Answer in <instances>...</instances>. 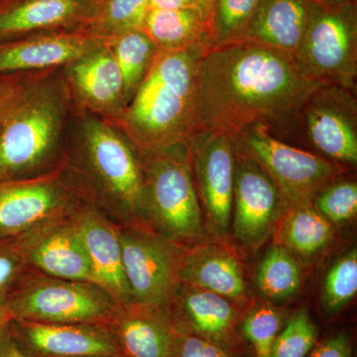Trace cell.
<instances>
[{"instance_id": "26", "label": "cell", "mask_w": 357, "mask_h": 357, "mask_svg": "<svg viewBox=\"0 0 357 357\" xmlns=\"http://www.w3.org/2000/svg\"><path fill=\"white\" fill-rule=\"evenodd\" d=\"M158 51V47L144 30L117 35L114 56L123 77L126 100L135 95Z\"/></svg>"}, {"instance_id": "40", "label": "cell", "mask_w": 357, "mask_h": 357, "mask_svg": "<svg viewBox=\"0 0 357 357\" xmlns=\"http://www.w3.org/2000/svg\"><path fill=\"white\" fill-rule=\"evenodd\" d=\"M11 321L13 317L7 306L6 298H0V333L6 330Z\"/></svg>"}, {"instance_id": "24", "label": "cell", "mask_w": 357, "mask_h": 357, "mask_svg": "<svg viewBox=\"0 0 357 357\" xmlns=\"http://www.w3.org/2000/svg\"><path fill=\"white\" fill-rule=\"evenodd\" d=\"M143 30L160 50H178L211 41L210 22L202 9H149Z\"/></svg>"}, {"instance_id": "14", "label": "cell", "mask_w": 357, "mask_h": 357, "mask_svg": "<svg viewBox=\"0 0 357 357\" xmlns=\"http://www.w3.org/2000/svg\"><path fill=\"white\" fill-rule=\"evenodd\" d=\"M167 312L178 333L206 338L238 354L243 335L238 332L241 317L231 301L181 283ZM170 302V303H171Z\"/></svg>"}, {"instance_id": "22", "label": "cell", "mask_w": 357, "mask_h": 357, "mask_svg": "<svg viewBox=\"0 0 357 357\" xmlns=\"http://www.w3.org/2000/svg\"><path fill=\"white\" fill-rule=\"evenodd\" d=\"M93 0H24L0 6V41L21 33L53 27L89 13Z\"/></svg>"}, {"instance_id": "28", "label": "cell", "mask_w": 357, "mask_h": 357, "mask_svg": "<svg viewBox=\"0 0 357 357\" xmlns=\"http://www.w3.org/2000/svg\"><path fill=\"white\" fill-rule=\"evenodd\" d=\"M263 0H215L210 15L211 46L243 39Z\"/></svg>"}, {"instance_id": "5", "label": "cell", "mask_w": 357, "mask_h": 357, "mask_svg": "<svg viewBox=\"0 0 357 357\" xmlns=\"http://www.w3.org/2000/svg\"><path fill=\"white\" fill-rule=\"evenodd\" d=\"M6 303L13 319L103 326L119 304L98 284L34 274L31 269L7 295Z\"/></svg>"}, {"instance_id": "35", "label": "cell", "mask_w": 357, "mask_h": 357, "mask_svg": "<svg viewBox=\"0 0 357 357\" xmlns=\"http://www.w3.org/2000/svg\"><path fill=\"white\" fill-rule=\"evenodd\" d=\"M177 332V331H176ZM173 357H238L227 347L206 338L178 333L176 335Z\"/></svg>"}, {"instance_id": "16", "label": "cell", "mask_w": 357, "mask_h": 357, "mask_svg": "<svg viewBox=\"0 0 357 357\" xmlns=\"http://www.w3.org/2000/svg\"><path fill=\"white\" fill-rule=\"evenodd\" d=\"M105 326L121 356L173 357L177 332L167 309L136 302L119 303Z\"/></svg>"}, {"instance_id": "23", "label": "cell", "mask_w": 357, "mask_h": 357, "mask_svg": "<svg viewBox=\"0 0 357 357\" xmlns=\"http://www.w3.org/2000/svg\"><path fill=\"white\" fill-rule=\"evenodd\" d=\"M74 63L70 77L84 100L98 109L119 105L124 98L123 77L112 52L96 49Z\"/></svg>"}, {"instance_id": "29", "label": "cell", "mask_w": 357, "mask_h": 357, "mask_svg": "<svg viewBox=\"0 0 357 357\" xmlns=\"http://www.w3.org/2000/svg\"><path fill=\"white\" fill-rule=\"evenodd\" d=\"M284 324L283 312L269 304L257 305L241 319V335L251 344L255 357H271Z\"/></svg>"}, {"instance_id": "15", "label": "cell", "mask_w": 357, "mask_h": 357, "mask_svg": "<svg viewBox=\"0 0 357 357\" xmlns=\"http://www.w3.org/2000/svg\"><path fill=\"white\" fill-rule=\"evenodd\" d=\"M234 176V231L241 243L256 246L264 241L273 222L279 194L261 167L237 152Z\"/></svg>"}, {"instance_id": "38", "label": "cell", "mask_w": 357, "mask_h": 357, "mask_svg": "<svg viewBox=\"0 0 357 357\" xmlns=\"http://www.w3.org/2000/svg\"><path fill=\"white\" fill-rule=\"evenodd\" d=\"M0 357H27L15 344L7 328L0 333Z\"/></svg>"}, {"instance_id": "43", "label": "cell", "mask_w": 357, "mask_h": 357, "mask_svg": "<svg viewBox=\"0 0 357 357\" xmlns=\"http://www.w3.org/2000/svg\"><path fill=\"white\" fill-rule=\"evenodd\" d=\"M93 357H123V356H93Z\"/></svg>"}, {"instance_id": "41", "label": "cell", "mask_w": 357, "mask_h": 357, "mask_svg": "<svg viewBox=\"0 0 357 357\" xmlns=\"http://www.w3.org/2000/svg\"><path fill=\"white\" fill-rule=\"evenodd\" d=\"M198 2L199 7L203 9L204 13L208 15V20H210L211 11L215 0H198Z\"/></svg>"}, {"instance_id": "36", "label": "cell", "mask_w": 357, "mask_h": 357, "mask_svg": "<svg viewBox=\"0 0 357 357\" xmlns=\"http://www.w3.org/2000/svg\"><path fill=\"white\" fill-rule=\"evenodd\" d=\"M352 340L347 332L326 337L312 347L307 357H352Z\"/></svg>"}, {"instance_id": "21", "label": "cell", "mask_w": 357, "mask_h": 357, "mask_svg": "<svg viewBox=\"0 0 357 357\" xmlns=\"http://www.w3.org/2000/svg\"><path fill=\"white\" fill-rule=\"evenodd\" d=\"M96 49L95 42L79 37H49L0 44V76L75 62Z\"/></svg>"}, {"instance_id": "6", "label": "cell", "mask_w": 357, "mask_h": 357, "mask_svg": "<svg viewBox=\"0 0 357 357\" xmlns=\"http://www.w3.org/2000/svg\"><path fill=\"white\" fill-rule=\"evenodd\" d=\"M239 153L261 167L289 206H307L337 173L332 162L286 144L267 128L252 126L231 137Z\"/></svg>"}, {"instance_id": "19", "label": "cell", "mask_w": 357, "mask_h": 357, "mask_svg": "<svg viewBox=\"0 0 357 357\" xmlns=\"http://www.w3.org/2000/svg\"><path fill=\"white\" fill-rule=\"evenodd\" d=\"M321 0H263L243 39L297 56Z\"/></svg>"}, {"instance_id": "8", "label": "cell", "mask_w": 357, "mask_h": 357, "mask_svg": "<svg viewBox=\"0 0 357 357\" xmlns=\"http://www.w3.org/2000/svg\"><path fill=\"white\" fill-rule=\"evenodd\" d=\"M132 302L167 309L180 285V251L163 236L117 227Z\"/></svg>"}, {"instance_id": "4", "label": "cell", "mask_w": 357, "mask_h": 357, "mask_svg": "<svg viewBox=\"0 0 357 357\" xmlns=\"http://www.w3.org/2000/svg\"><path fill=\"white\" fill-rule=\"evenodd\" d=\"M60 128L56 96L16 86L0 116V185L16 182L41 165L57 144Z\"/></svg>"}, {"instance_id": "3", "label": "cell", "mask_w": 357, "mask_h": 357, "mask_svg": "<svg viewBox=\"0 0 357 357\" xmlns=\"http://www.w3.org/2000/svg\"><path fill=\"white\" fill-rule=\"evenodd\" d=\"M188 141L149 149L143 175L144 215L171 243L201 238L203 220Z\"/></svg>"}, {"instance_id": "2", "label": "cell", "mask_w": 357, "mask_h": 357, "mask_svg": "<svg viewBox=\"0 0 357 357\" xmlns=\"http://www.w3.org/2000/svg\"><path fill=\"white\" fill-rule=\"evenodd\" d=\"M202 41L178 50H160L133 96L128 124L147 149L189 141L199 129L198 77Z\"/></svg>"}, {"instance_id": "34", "label": "cell", "mask_w": 357, "mask_h": 357, "mask_svg": "<svg viewBox=\"0 0 357 357\" xmlns=\"http://www.w3.org/2000/svg\"><path fill=\"white\" fill-rule=\"evenodd\" d=\"M29 269L16 239H0V298H6Z\"/></svg>"}, {"instance_id": "39", "label": "cell", "mask_w": 357, "mask_h": 357, "mask_svg": "<svg viewBox=\"0 0 357 357\" xmlns=\"http://www.w3.org/2000/svg\"><path fill=\"white\" fill-rule=\"evenodd\" d=\"M15 86V84L4 81V79H0V116L3 112L7 102L13 95Z\"/></svg>"}, {"instance_id": "12", "label": "cell", "mask_w": 357, "mask_h": 357, "mask_svg": "<svg viewBox=\"0 0 357 357\" xmlns=\"http://www.w3.org/2000/svg\"><path fill=\"white\" fill-rule=\"evenodd\" d=\"M84 139L89 163L112 199L122 210L144 215L142 169L128 143L98 121L86 124Z\"/></svg>"}, {"instance_id": "17", "label": "cell", "mask_w": 357, "mask_h": 357, "mask_svg": "<svg viewBox=\"0 0 357 357\" xmlns=\"http://www.w3.org/2000/svg\"><path fill=\"white\" fill-rule=\"evenodd\" d=\"M67 199L55 183L0 185V239L13 238L42 223L63 217Z\"/></svg>"}, {"instance_id": "31", "label": "cell", "mask_w": 357, "mask_h": 357, "mask_svg": "<svg viewBox=\"0 0 357 357\" xmlns=\"http://www.w3.org/2000/svg\"><path fill=\"white\" fill-rule=\"evenodd\" d=\"M318 342V328L306 310H299L284 324L271 357H307Z\"/></svg>"}, {"instance_id": "27", "label": "cell", "mask_w": 357, "mask_h": 357, "mask_svg": "<svg viewBox=\"0 0 357 357\" xmlns=\"http://www.w3.org/2000/svg\"><path fill=\"white\" fill-rule=\"evenodd\" d=\"M301 281L302 272L297 260L282 245L268 250L256 275L258 290L270 300L287 299L295 295Z\"/></svg>"}, {"instance_id": "44", "label": "cell", "mask_w": 357, "mask_h": 357, "mask_svg": "<svg viewBox=\"0 0 357 357\" xmlns=\"http://www.w3.org/2000/svg\"><path fill=\"white\" fill-rule=\"evenodd\" d=\"M4 0H0V6H1L2 3H3Z\"/></svg>"}, {"instance_id": "33", "label": "cell", "mask_w": 357, "mask_h": 357, "mask_svg": "<svg viewBox=\"0 0 357 357\" xmlns=\"http://www.w3.org/2000/svg\"><path fill=\"white\" fill-rule=\"evenodd\" d=\"M148 10L149 0H107L100 13V23L116 36L143 30Z\"/></svg>"}, {"instance_id": "9", "label": "cell", "mask_w": 357, "mask_h": 357, "mask_svg": "<svg viewBox=\"0 0 357 357\" xmlns=\"http://www.w3.org/2000/svg\"><path fill=\"white\" fill-rule=\"evenodd\" d=\"M199 194L206 215L218 234H227L234 206L236 147L225 133L199 130L189 140Z\"/></svg>"}, {"instance_id": "30", "label": "cell", "mask_w": 357, "mask_h": 357, "mask_svg": "<svg viewBox=\"0 0 357 357\" xmlns=\"http://www.w3.org/2000/svg\"><path fill=\"white\" fill-rule=\"evenodd\" d=\"M357 292V250L352 248L328 270L324 283L323 307L326 314L340 312Z\"/></svg>"}, {"instance_id": "7", "label": "cell", "mask_w": 357, "mask_h": 357, "mask_svg": "<svg viewBox=\"0 0 357 357\" xmlns=\"http://www.w3.org/2000/svg\"><path fill=\"white\" fill-rule=\"evenodd\" d=\"M295 60L312 79L354 91L357 73L356 3L319 1Z\"/></svg>"}, {"instance_id": "20", "label": "cell", "mask_w": 357, "mask_h": 357, "mask_svg": "<svg viewBox=\"0 0 357 357\" xmlns=\"http://www.w3.org/2000/svg\"><path fill=\"white\" fill-rule=\"evenodd\" d=\"M180 282L236 303L246 298L245 281L238 260L215 244H202L182 255Z\"/></svg>"}, {"instance_id": "10", "label": "cell", "mask_w": 357, "mask_h": 357, "mask_svg": "<svg viewBox=\"0 0 357 357\" xmlns=\"http://www.w3.org/2000/svg\"><path fill=\"white\" fill-rule=\"evenodd\" d=\"M312 144L328 158L357 162L356 100L354 91L324 84L307 100L300 114Z\"/></svg>"}, {"instance_id": "32", "label": "cell", "mask_w": 357, "mask_h": 357, "mask_svg": "<svg viewBox=\"0 0 357 357\" xmlns=\"http://www.w3.org/2000/svg\"><path fill=\"white\" fill-rule=\"evenodd\" d=\"M316 210L331 223H344L357 213V185L356 182L335 183L326 185L317 195Z\"/></svg>"}, {"instance_id": "18", "label": "cell", "mask_w": 357, "mask_h": 357, "mask_svg": "<svg viewBox=\"0 0 357 357\" xmlns=\"http://www.w3.org/2000/svg\"><path fill=\"white\" fill-rule=\"evenodd\" d=\"M70 218L83 241L96 284L105 289L117 302H132L122 264L117 227L91 208L75 211Z\"/></svg>"}, {"instance_id": "13", "label": "cell", "mask_w": 357, "mask_h": 357, "mask_svg": "<svg viewBox=\"0 0 357 357\" xmlns=\"http://www.w3.org/2000/svg\"><path fill=\"white\" fill-rule=\"evenodd\" d=\"M9 335L27 357L121 356L105 326L13 319Z\"/></svg>"}, {"instance_id": "1", "label": "cell", "mask_w": 357, "mask_h": 357, "mask_svg": "<svg viewBox=\"0 0 357 357\" xmlns=\"http://www.w3.org/2000/svg\"><path fill=\"white\" fill-rule=\"evenodd\" d=\"M324 84L292 56L266 45L251 40L213 45L199 69V129L230 137L252 126L268 129L299 114Z\"/></svg>"}, {"instance_id": "11", "label": "cell", "mask_w": 357, "mask_h": 357, "mask_svg": "<svg viewBox=\"0 0 357 357\" xmlns=\"http://www.w3.org/2000/svg\"><path fill=\"white\" fill-rule=\"evenodd\" d=\"M28 267L56 278L96 283L86 248L72 218H54L14 237Z\"/></svg>"}, {"instance_id": "25", "label": "cell", "mask_w": 357, "mask_h": 357, "mask_svg": "<svg viewBox=\"0 0 357 357\" xmlns=\"http://www.w3.org/2000/svg\"><path fill=\"white\" fill-rule=\"evenodd\" d=\"M281 238L295 252L304 256L314 255L332 241L333 225L309 204L298 206L284 222Z\"/></svg>"}, {"instance_id": "42", "label": "cell", "mask_w": 357, "mask_h": 357, "mask_svg": "<svg viewBox=\"0 0 357 357\" xmlns=\"http://www.w3.org/2000/svg\"><path fill=\"white\" fill-rule=\"evenodd\" d=\"M321 1L328 2V3H335V4L356 3V0H321Z\"/></svg>"}, {"instance_id": "37", "label": "cell", "mask_w": 357, "mask_h": 357, "mask_svg": "<svg viewBox=\"0 0 357 357\" xmlns=\"http://www.w3.org/2000/svg\"><path fill=\"white\" fill-rule=\"evenodd\" d=\"M183 8L202 9L199 6L198 0H149V9Z\"/></svg>"}]
</instances>
